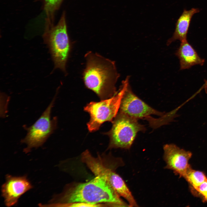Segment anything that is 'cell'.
<instances>
[{
  "mask_svg": "<svg viewBox=\"0 0 207 207\" xmlns=\"http://www.w3.org/2000/svg\"><path fill=\"white\" fill-rule=\"evenodd\" d=\"M105 204H92L82 202H75L66 203L60 205L58 207H102Z\"/></svg>",
  "mask_w": 207,
  "mask_h": 207,
  "instance_id": "cell-14",
  "label": "cell"
},
{
  "mask_svg": "<svg viewBox=\"0 0 207 207\" xmlns=\"http://www.w3.org/2000/svg\"><path fill=\"white\" fill-rule=\"evenodd\" d=\"M163 150L164 159L166 164L165 168L172 170L175 173L184 178L191 168L189 161L192 156L191 152L173 144L164 145Z\"/></svg>",
  "mask_w": 207,
  "mask_h": 207,
  "instance_id": "cell-9",
  "label": "cell"
},
{
  "mask_svg": "<svg viewBox=\"0 0 207 207\" xmlns=\"http://www.w3.org/2000/svg\"><path fill=\"white\" fill-rule=\"evenodd\" d=\"M44 41L48 47L55 68L66 73V66L71 48L64 14L55 26L48 23L43 35Z\"/></svg>",
  "mask_w": 207,
  "mask_h": 207,
  "instance_id": "cell-3",
  "label": "cell"
},
{
  "mask_svg": "<svg viewBox=\"0 0 207 207\" xmlns=\"http://www.w3.org/2000/svg\"><path fill=\"white\" fill-rule=\"evenodd\" d=\"M199 12L198 9L195 8H192L188 10H184L177 22L172 36L167 41V45L177 40L181 42L187 40V34L192 17L195 14Z\"/></svg>",
  "mask_w": 207,
  "mask_h": 207,
  "instance_id": "cell-12",
  "label": "cell"
},
{
  "mask_svg": "<svg viewBox=\"0 0 207 207\" xmlns=\"http://www.w3.org/2000/svg\"><path fill=\"white\" fill-rule=\"evenodd\" d=\"M85 57L86 65L83 78L86 87L102 100L116 94V84L120 76L115 62L91 51L86 53Z\"/></svg>",
  "mask_w": 207,
  "mask_h": 207,
  "instance_id": "cell-2",
  "label": "cell"
},
{
  "mask_svg": "<svg viewBox=\"0 0 207 207\" xmlns=\"http://www.w3.org/2000/svg\"><path fill=\"white\" fill-rule=\"evenodd\" d=\"M61 0H44L45 7L48 12L53 11Z\"/></svg>",
  "mask_w": 207,
  "mask_h": 207,
  "instance_id": "cell-15",
  "label": "cell"
},
{
  "mask_svg": "<svg viewBox=\"0 0 207 207\" xmlns=\"http://www.w3.org/2000/svg\"><path fill=\"white\" fill-rule=\"evenodd\" d=\"M195 189L203 196L205 200L207 198V180L204 182Z\"/></svg>",
  "mask_w": 207,
  "mask_h": 207,
  "instance_id": "cell-16",
  "label": "cell"
},
{
  "mask_svg": "<svg viewBox=\"0 0 207 207\" xmlns=\"http://www.w3.org/2000/svg\"><path fill=\"white\" fill-rule=\"evenodd\" d=\"M82 202L92 204H106L111 206H129L103 178L95 176L88 182L80 183L54 196L47 204L49 206L58 207L70 203Z\"/></svg>",
  "mask_w": 207,
  "mask_h": 207,
  "instance_id": "cell-1",
  "label": "cell"
},
{
  "mask_svg": "<svg viewBox=\"0 0 207 207\" xmlns=\"http://www.w3.org/2000/svg\"><path fill=\"white\" fill-rule=\"evenodd\" d=\"M129 76H127L122 82L117 93L113 97L99 102H91L85 107V110L90 115L89 121L87 124L90 132L98 129L105 122H113V118L118 114L124 92L129 83Z\"/></svg>",
  "mask_w": 207,
  "mask_h": 207,
  "instance_id": "cell-4",
  "label": "cell"
},
{
  "mask_svg": "<svg viewBox=\"0 0 207 207\" xmlns=\"http://www.w3.org/2000/svg\"><path fill=\"white\" fill-rule=\"evenodd\" d=\"M138 120L120 111L108 133L110 139L108 148L129 149L137 133L146 130Z\"/></svg>",
  "mask_w": 207,
  "mask_h": 207,
  "instance_id": "cell-5",
  "label": "cell"
},
{
  "mask_svg": "<svg viewBox=\"0 0 207 207\" xmlns=\"http://www.w3.org/2000/svg\"><path fill=\"white\" fill-rule=\"evenodd\" d=\"M5 179L1 186V192L5 204L7 207L16 204L22 195L32 188L25 176H14L7 174Z\"/></svg>",
  "mask_w": 207,
  "mask_h": 207,
  "instance_id": "cell-10",
  "label": "cell"
},
{
  "mask_svg": "<svg viewBox=\"0 0 207 207\" xmlns=\"http://www.w3.org/2000/svg\"><path fill=\"white\" fill-rule=\"evenodd\" d=\"M205 83H207V80L205 81Z\"/></svg>",
  "mask_w": 207,
  "mask_h": 207,
  "instance_id": "cell-17",
  "label": "cell"
},
{
  "mask_svg": "<svg viewBox=\"0 0 207 207\" xmlns=\"http://www.w3.org/2000/svg\"><path fill=\"white\" fill-rule=\"evenodd\" d=\"M205 200H206L207 201V198Z\"/></svg>",
  "mask_w": 207,
  "mask_h": 207,
  "instance_id": "cell-18",
  "label": "cell"
},
{
  "mask_svg": "<svg viewBox=\"0 0 207 207\" xmlns=\"http://www.w3.org/2000/svg\"><path fill=\"white\" fill-rule=\"evenodd\" d=\"M81 160L95 176L104 179L116 192L120 191L124 187L126 183L123 179L113 168L107 166L99 156L94 157L86 150L82 154Z\"/></svg>",
  "mask_w": 207,
  "mask_h": 207,
  "instance_id": "cell-7",
  "label": "cell"
},
{
  "mask_svg": "<svg viewBox=\"0 0 207 207\" xmlns=\"http://www.w3.org/2000/svg\"><path fill=\"white\" fill-rule=\"evenodd\" d=\"M175 54L179 60L180 70L189 69L197 65L202 66L205 62L204 59L200 57L187 40L181 42Z\"/></svg>",
  "mask_w": 207,
  "mask_h": 207,
  "instance_id": "cell-11",
  "label": "cell"
},
{
  "mask_svg": "<svg viewBox=\"0 0 207 207\" xmlns=\"http://www.w3.org/2000/svg\"><path fill=\"white\" fill-rule=\"evenodd\" d=\"M120 111L138 119L146 118L151 115L160 116L164 113L159 112L148 105L132 91L129 83L127 85L122 98Z\"/></svg>",
  "mask_w": 207,
  "mask_h": 207,
  "instance_id": "cell-8",
  "label": "cell"
},
{
  "mask_svg": "<svg viewBox=\"0 0 207 207\" xmlns=\"http://www.w3.org/2000/svg\"><path fill=\"white\" fill-rule=\"evenodd\" d=\"M184 178L194 189L207 180L206 177L203 172L191 168L187 171Z\"/></svg>",
  "mask_w": 207,
  "mask_h": 207,
  "instance_id": "cell-13",
  "label": "cell"
},
{
  "mask_svg": "<svg viewBox=\"0 0 207 207\" xmlns=\"http://www.w3.org/2000/svg\"><path fill=\"white\" fill-rule=\"evenodd\" d=\"M55 97L35 122L26 129L27 134L21 141L22 143L27 145L24 150L25 153L29 152L33 148H37L42 145L56 128V117L52 120L50 118Z\"/></svg>",
  "mask_w": 207,
  "mask_h": 207,
  "instance_id": "cell-6",
  "label": "cell"
}]
</instances>
